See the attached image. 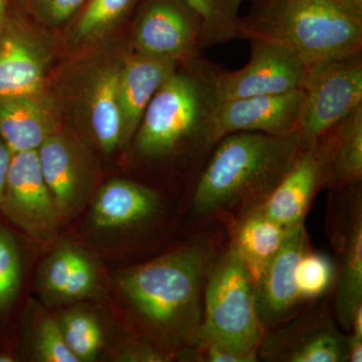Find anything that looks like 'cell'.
Here are the masks:
<instances>
[{"label":"cell","instance_id":"18","mask_svg":"<svg viewBox=\"0 0 362 362\" xmlns=\"http://www.w3.org/2000/svg\"><path fill=\"white\" fill-rule=\"evenodd\" d=\"M178 65L176 62L144 56L130 49L124 54L118 78L124 146L132 141L152 97Z\"/></svg>","mask_w":362,"mask_h":362},{"label":"cell","instance_id":"30","mask_svg":"<svg viewBox=\"0 0 362 362\" xmlns=\"http://www.w3.org/2000/svg\"><path fill=\"white\" fill-rule=\"evenodd\" d=\"M35 351L45 362H78L66 346L59 322L52 318L44 319L37 327Z\"/></svg>","mask_w":362,"mask_h":362},{"label":"cell","instance_id":"24","mask_svg":"<svg viewBox=\"0 0 362 362\" xmlns=\"http://www.w3.org/2000/svg\"><path fill=\"white\" fill-rule=\"evenodd\" d=\"M202 21V49L243 40L240 11L246 0H183Z\"/></svg>","mask_w":362,"mask_h":362},{"label":"cell","instance_id":"15","mask_svg":"<svg viewBox=\"0 0 362 362\" xmlns=\"http://www.w3.org/2000/svg\"><path fill=\"white\" fill-rule=\"evenodd\" d=\"M49 51L30 28L8 14L0 30V98L47 89Z\"/></svg>","mask_w":362,"mask_h":362},{"label":"cell","instance_id":"27","mask_svg":"<svg viewBox=\"0 0 362 362\" xmlns=\"http://www.w3.org/2000/svg\"><path fill=\"white\" fill-rule=\"evenodd\" d=\"M334 274V266L327 256L307 250L295 270V282L301 301L316 299L325 294L332 285Z\"/></svg>","mask_w":362,"mask_h":362},{"label":"cell","instance_id":"4","mask_svg":"<svg viewBox=\"0 0 362 362\" xmlns=\"http://www.w3.org/2000/svg\"><path fill=\"white\" fill-rule=\"evenodd\" d=\"M242 33L287 47L306 66L362 52V21L337 0H252Z\"/></svg>","mask_w":362,"mask_h":362},{"label":"cell","instance_id":"13","mask_svg":"<svg viewBox=\"0 0 362 362\" xmlns=\"http://www.w3.org/2000/svg\"><path fill=\"white\" fill-rule=\"evenodd\" d=\"M303 90L221 101L213 120V139L237 132L285 136L298 132Z\"/></svg>","mask_w":362,"mask_h":362},{"label":"cell","instance_id":"16","mask_svg":"<svg viewBox=\"0 0 362 362\" xmlns=\"http://www.w3.org/2000/svg\"><path fill=\"white\" fill-rule=\"evenodd\" d=\"M307 250L308 237L303 223L291 228L282 247L254 285L257 308L266 331L284 322L301 303L295 270Z\"/></svg>","mask_w":362,"mask_h":362},{"label":"cell","instance_id":"34","mask_svg":"<svg viewBox=\"0 0 362 362\" xmlns=\"http://www.w3.org/2000/svg\"><path fill=\"white\" fill-rule=\"evenodd\" d=\"M8 4L9 0H0V30L8 18Z\"/></svg>","mask_w":362,"mask_h":362},{"label":"cell","instance_id":"25","mask_svg":"<svg viewBox=\"0 0 362 362\" xmlns=\"http://www.w3.org/2000/svg\"><path fill=\"white\" fill-rule=\"evenodd\" d=\"M138 0H88L71 33V44L88 45L106 37L132 11Z\"/></svg>","mask_w":362,"mask_h":362},{"label":"cell","instance_id":"6","mask_svg":"<svg viewBox=\"0 0 362 362\" xmlns=\"http://www.w3.org/2000/svg\"><path fill=\"white\" fill-rule=\"evenodd\" d=\"M298 133L304 146L362 106V52L307 66Z\"/></svg>","mask_w":362,"mask_h":362},{"label":"cell","instance_id":"26","mask_svg":"<svg viewBox=\"0 0 362 362\" xmlns=\"http://www.w3.org/2000/svg\"><path fill=\"white\" fill-rule=\"evenodd\" d=\"M59 327L66 346L80 361H92L103 345V331L96 317L85 311H71Z\"/></svg>","mask_w":362,"mask_h":362},{"label":"cell","instance_id":"20","mask_svg":"<svg viewBox=\"0 0 362 362\" xmlns=\"http://www.w3.org/2000/svg\"><path fill=\"white\" fill-rule=\"evenodd\" d=\"M291 228L267 216L259 204L247 209L233 233L230 249L246 266L254 285L282 247Z\"/></svg>","mask_w":362,"mask_h":362},{"label":"cell","instance_id":"7","mask_svg":"<svg viewBox=\"0 0 362 362\" xmlns=\"http://www.w3.org/2000/svg\"><path fill=\"white\" fill-rule=\"evenodd\" d=\"M202 21L183 0H144L131 32V52L176 63L202 54Z\"/></svg>","mask_w":362,"mask_h":362},{"label":"cell","instance_id":"29","mask_svg":"<svg viewBox=\"0 0 362 362\" xmlns=\"http://www.w3.org/2000/svg\"><path fill=\"white\" fill-rule=\"evenodd\" d=\"M42 25L58 28L65 25L88 0H18Z\"/></svg>","mask_w":362,"mask_h":362},{"label":"cell","instance_id":"32","mask_svg":"<svg viewBox=\"0 0 362 362\" xmlns=\"http://www.w3.org/2000/svg\"><path fill=\"white\" fill-rule=\"evenodd\" d=\"M347 362L362 361V338L356 335H347Z\"/></svg>","mask_w":362,"mask_h":362},{"label":"cell","instance_id":"2","mask_svg":"<svg viewBox=\"0 0 362 362\" xmlns=\"http://www.w3.org/2000/svg\"><path fill=\"white\" fill-rule=\"evenodd\" d=\"M214 258L213 245L195 243L130 269L119 286L164 343L188 346L201 328L202 293Z\"/></svg>","mask_w":362,"mask_h":362},{"label":"cell","instance_id":"3","mask_svg":"<svg viewBox=\"0 0 362 362\" xmlns=\"http://www.w3.org/2000/svg\"><path fill=\"white\" fill-rule=\"evenodd\" d=\"M299 133L226 135L214 145L192 197L194 214L255 206L278 187L304 148ZM249 206V207H250Z\"/></svg>","mask_w":362,"mask_h":362},{"label":"cell","instance_id":"1","mask_svg":"<svg viewBox=\"0 0 362 362\" xmlns=\"http://www.w3.org/2000/svg\"><path fill=\"white\" fill-rule=\"evenodd\" d=\"M221 71L202 54L176 66L152 97L133 137L140 159L168 160L213 150Z\"/></svg>","mask_w":362,"mask_h":362},{"label":"cell","instance_id":"17","mask_svg":"<svg viewBox=\"0 0 362 362\" xmlns=\"http://www.w3.org/2000/svg\"><path fill=\"white\" fill-rule=\"evenodd\" d=\"M59 130V101L47 89L0 98V139L13 154L39 149Z\"/></svg>","mask_w":362,"mask_h":362},{"label":"cell","instance_id":"12","mask_svg":"<svg viewBox=\"0 0 362 362\" xmlns=\"http://www.w3.org/2000/svg\"><path fill=\"white\" fill-rule=\"evenodd\" d=\"M37 156L61 220L65 221L78 213L92 187L90 152L83 142L59 130L40 145Z\"/></svg>","mask_w":362,"mask_h":362},{"label":"cell","instance_id":"19","mask_svg":"<svg viewBox=\"0 0 362 362\" xmlns=\"http://www.w3.org/2000/svg\"><path fill=\"white\" fill-rule=\"evenodd\" d=\"M160 197L132 180H113L100 188L93 202V223L103 230L141 225L158 213Z\"/></svg>","mask_w":362,"mask_h":362},{"label":"cell","instance_id":"28","mask_svg":"<svg viewBox=\"0 0 362 362\" xmlns=\"http://www.w3.org/2000/svg\"><path fill=\"white\" fill-rule=\"evenodd\" d=\"M21 280L20 252L8 233L0 228V310L13 301Z\"/></svg>","mask_w":362,"mask_h":362},{"label":"cell","instance_id":"35","mask_svg":"<svg viewBox=\"0 0 362 362\" xmlns=\"http://www.w3.org/2000/svg\"><path fill=\"white\" fill-rule=\"evenodd\" d=\"M13 361V356H7V354H0V362H11Z\"/></svg>","mask_w":362,"mask_h":362},{"label":"cell","instance_id":"8","mask_svg":"<svg viewBox=\"0 0 362 362\" xmlns=\"http://www.w3.org/2000/svg\"><path fill=\"white\" fill-rule=\"evenodd\" d=\"M251 56L247 65L221 70L218 78L221 101L302 89L307 66L283 45L263 39L247 40Z\"/></svg>","mask_w":362,"mask_h":362},{"label":"cell","instance_id":"10","mask_svg":"<svg viewBox=\"0 0 362 362\" xmlns=\"http://www.w3.org/2000/svg\"><path fill=\"white\" fill-rule=\"evenodd\" d=\"M0 209L32 237L45 239L56 232L61 216L42 176L37 150L13 154Z\"/></svg>","mask_w":362,"mask_h":362},{"label":"cell","instance_id":"9","mask_svg":"<svg viewBox=\"0 0 362 362\" xmlns=\"http://www.w3.org/2000/svg\"><path fill=\"white\" fill-rule=\"evenodd\" d=\"M347 337L323 310L266 331L258 357L271 362H347Z\"/></svg>","mask_w":362,"mask_h":362},{"label":"cell","instance_id":"23","mask_svg":"<svg viewBox=\"0 0 362 362\" xmlns=\"http://www.w3.org/2000/svg\"><path fill=\"white\" fill-rule=\"evenodd\" d=\"M362 180V106L335 126V143L325 187L345 189Z\"/></svg>","mask_w":362,"mask_h":362},{"label":"cell","instance_id":"31","mask_svg":"<svg viewBox=\"0 0 362 362\" xmlns=\"http://www.w3.org/2000/svg\"><path fill=\"white\" fill-rule=\"evenodd\" d=\"M13 156V152L6 146V143L0 139V202L4 195L7 173H8Z\"/></svg>","mask_w":362,"mask_h":362},{"label":"cell","instance_id":"33","mask_svg":"<svg viewBox=\"0 0 362 362\" xmlns=\"http://www.w3.org/2000/svg\"><path fill=\"white\" fill-rule=\"evenodd\" d=\"M343 11L356 20L362 21V0H337Z\"/></svg>","mask_w":362,"mask_h":362},{"label":"cell","instance_id":"14","mask_svg":"<svg viewBox=\"0 0 362 362\" xmlns=\"http://www.w3.org/2000/svg\"><path fill=\"white\" fill-rule=\"evenodd\" d=\"M123 57L93 65L78 87V115L92 141L105 154L124 147L118 96L119 71Z\"/></svg>","mask_w":362,"mask_h":362},{"label":"cell","instance_id":"11","mask_svg":"<svg viewBox=\"0 0 362 362\" xmlns=\"http://www.w3.org/2000/svg\"><path fill=\"white\" fill-rule=\"evenodd\" d=\"M335 143V127L305 146L278 187L259 204L262 211L286 228L303 223L312 199L325 187Z\"/></svg>","mask_w":362,"mask_h":362},{"label":"cell","instance_id":"5","mask_svg":"<svg viewBox=\"0 0 362 362\" xmlns=\"http://www.w3.org/2000/svg\"><path fill=\"white\" fill-rule=\"evenodd\" d=\"M265 333L251 275L230 249L207 276L201 328L192 345H218L252 362Z\"/></svg>","mask_w":362,"mask_h":362},{"label":"cell","instance_id":"21","mask_svg":"<svg viewBox=\"0 0 362 362\" xmlns=\"http://www.w3.org/2000/svg\"><path fill=\"white\" fill-rule=\"evenodd\" d=\"M354 204L340 235L341 266L335 302L338 321L347 331L354 312L362 305V211L358 190Z\"/></svg>","mask_w":362,"mask_h":362},{"label":"cell","instance_id":"22","mask_svg":"<svg viewBox=\"0 0 362 362\" xmlns=\"http://www.w3.org/2000/svg\"><path fill=\"white\" fill-rule=\"evenodd\" d=\"M97 272L90 259L71 246L62 247L45 261L40 288L57 303L90 296L97 286Z\"/></svg>","mask_w":362,"mask_h":362}]
</instances>
